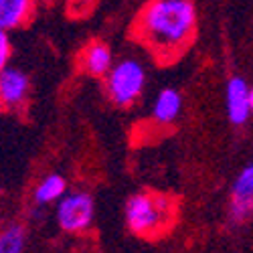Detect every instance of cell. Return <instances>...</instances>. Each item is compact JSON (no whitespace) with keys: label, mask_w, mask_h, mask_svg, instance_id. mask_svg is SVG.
Segmentation results:
<instances>
[{"label":"cell","mask_w":253,"mask_h":253,"mask_svg":"<svg viewBox=\"0 0 253 253\" xmlns=\"http://www.w3.org/2000/svg\"><path fill=\"white\" fill-rule=\"evenodd\" d=\"M136 27L156 55L174 57L193 41L197 8L193 0H152L140 12Z\"/></svg>","instance_id":"1"},{"label":"cell","mask_w":253,"mask_h":253,"mask_svg":"<svg viewBox=\"0 0 253 253\" xmlns=\"http://www.w3.org/2000/svg\"><path fill=\"white\" fill-rule=\"evenodd\" d=\"M124 219L132 235L152 237L172 219V201L164 195L140 191L126 201Z\"/></svg>","instance_id":"2"},{"label":"cell","mask_w":253,"mask_h":253,"mask_svg":"<svg viewBox=\"0 0 253 253\" xmlns=\"http://www.w3.org/2000/svg\"><path fill=\"white\" fill-rule=\"evenodd\" d=\"M146 85V69L136 59H122L105 75V93L118 108H130Z\"/></svg>","instance_id":"3"},{"label":"cell","mask_w":253,"mask_h":253,"mask_svg":"<svg viewBox=\"0 0 253 253\" xmlns=\"http://www.w3.org/2000/svg\"><path fill=\"white\" fill-rule=\"evenodd\" d=\"M55 219L65 233H85L95 219V199L87 191H67L55 207Z\"/></svg>","instance_id":"4"},{"label":"cell","mask_w":253,"mask_h":253,"mask_svg":"<svg viewBox=\"0 0 253 253\" xmlns=\"http://www.w3.org/2000/svg\"><path fill=\"white\" fill-rule=\"evenodd\" d=\"M253 217V162L245 164L235 176L229 197V219L233 225H243Z\"/></svg>","instance_id":"5"},{"label":"cell","mask_w":253,"mask_h":253,"mask_svg":"<svg viewBox=\"0 0 253 253\" xmlns=\"http://www.w3.org/2000/svg\"><path fill=\"white\" fill-rule=\"evenodd\" d=\"M225 99H227V118L233 126L247 124L251 116V87L247 81L239 75L231 77L225 87Z\"/></svg>","instance_id":"6"},{"label":"cell","mask_w":253,"mask_h":253,"mask_svg":"<svg viewBox=\"0 0 253 253\" xmlns=\"http://www.w3.org/2000/svg\"><path fill=\"white\" fill-rule=\"evenodd\" d=\"M31 91V79L16 67H4L0 73V99L6 110H16L25 105Z\"/></svg>","instance_id":"7"},{"label":"cell","mask_w":253,"mask_h":253,"mask_svg":"<svg viewBox=\"0 0 253 253\" xmlns=\"http://www.w3.org/2000/svg\"><path fill=\"white\" fill-rule=\"evenodd\" d=\"M79 63H81V69L91 77H105L116 65L112 49L105 45L103 41H91V43L81 51Z\"/></svg>","instance_id":"8"},{"label":"cell","mask_w":253,"mask_h":253,"mask_svg":"<svg viewBox=\"0 0 253 253\" xmlns=\"http://www.w3.org/2000/svg\"><path fill=\"white\" fill-rule=\"evenodd\" d=\"M182 112V97L176 89L166 87L162 89L152 105V118L158 124H172Z\"/></svg>","instance_id":"9"},{"label":"cell","mask_w":253,"mask_h":253,"mask_svg":"<svg viewBox=\"0 0 253 253\" xmlns=\"http://www.w3.org/2000/svg\"><path fill=\"white\" fill-rule=\"evenodd\" d=\"M67 193V180L61 174H47L33 191V203L45 207L51 203H59V199Z\"/></svg>","instance_id":"10"},{"label":"cell","mask_w":253,"mask_h":253,"mask_svg":"<svg viewBox=\"0 0 253 253\" xmlns=\"http://www.w3.org/2000/svg\"><path fill=\"white\" fill-rule=\"evenodd\" d=\"M33 0H0V29L12 31L27 20Z\"/></svg>","instance_id":"11"},{"label":"cell","mask_w":253,"mask_h":253,"mask_svg":"<svg viewBox=\"0 0 253 253\" xmlns=\"http://www.w3.org/2000/svg\"><path fill=\"white\" fill-rule=\"evenodd\" d=\"M27 243V229L23 223H10L0 237V253H23Z\"/></svg>","instance_id":"12"},{"label":"cell","mask_w":253,"mask_h":253,"mask_svg":"<svg viewBox=\"0 0 253 253\" xmlns=\"http://www.w3.org/2000/svg\"><path fill=\"white\" fill-rule=\"evenodd\" d=\"M10 55H12V45H10V41H8V33L2 31V33H0V69L8 67Z\"/></svg>","instance_id":"13"},{"label":"cell","mask_w":253,"mask_h":253,"mask_svg":"<svg viewBox=\"0 0 253 253\" xmlns=\"http://www.w3.org/2000/svg\"><path fill=\"white\" fill-rule=\"evenodd\" d=\"M251 116H253V87H251Z\"/></svg>","instance_id":"14"}]
</instances>
